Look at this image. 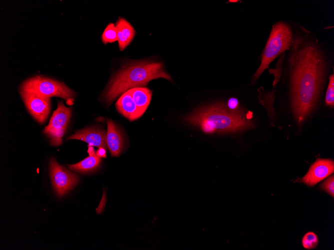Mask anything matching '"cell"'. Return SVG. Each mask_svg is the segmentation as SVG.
Here are the masks:
<instances>
[{
  "label": "cell",
  "mask_w": 334,
  "mask_h": 250,
  "mask_svg": "<svg viewBox=\"0 0 334 250\" xmlns=\"http://www.w3.org/2000/svg\"><path fill=\"white\" fill-rule=\"evenodd\" d=\"M289 58L292 108L298 124L314 108L324 81L326 62L322 50L302 38L292 41Z\"/></svg>",
  "instance_id": "cell-1"
},
{
  "label": "cell",
  "mask_w": 334,
  "mask_h": 250,
  "mask_svg": "<svg viewBox=\"0 0 334 250\" xmlns=\"http://www.w3.org/2000/svg\"><path fill=\"white\" fill-rule=\"evenodd\" d=\"M184 120L206 134L236 132L254 126L243 114L232 113L220 103L198 108Z\"/></svg>",
  "instance_id": "cell-2"
},
{
  "label": "cell",
  "mask_w": 334,
  "mask_h": 250,
  "mask_svg": "<svg viewBox=\"0 0 334 250\" xmlns=\"http://www.w3.org/2000/svg\"><path fill=\"white\" fill-rule=\"evenodd\" d=\"M160 78L172 80L162 62L143 61L128 64L110 81L104 93L106 101L110 104L127 90L146 85L150 80Z\"/></svg>",
  "instance_id": "cell-3"
},
{
  "label": "cell",
  "mask_w": 334,
  "mask_h": 250,
  "mask_svg": "<svg viewBox=\"0 0 334 250\" xmlns=\"http://www.w3.org/2000/svg\"><path fill=\"white\" fill-rule=\"evenodd\" d=\"M293 41L290 27L286 23L278 22L273 25L270 36L262 52L261 63L252 77L256 82L269 64L280 54L291 47Z\"/></svg>",
  "instance_id": "cell-4"
},
{
  "label": "cell",
  "mask_w": 334,
  "mask_h": 250,
  "mask_svg": "<svg viewBox=\"0 0 334 250\" xmlns=\"http://www.w3.org/2000/svg\"><path fill=\"white\" fill-rule=\"evenodd\" d=\"M21 91L34 93L49 98L58 96L68 100L74 96V92L64 84L40 76L26 80L22 85Z\"/></svg>",
  "instance_id": "cell-5"
},
{
  "label": "cell",
  "mask_w": 334,
  "mask_h": 250,
  "mask_svg": "<svg viewBox=\"0 0 334 250\" xmlns=\"http://www.w3.org/2000/svg\"><path fill=\"white\" fill-rule=\"evenodd\" d=\"M71 114V108L66 107L62 101H59L58 107L54 112L49 124L44 130V133L49 138L52 145L58 146L61 144L62 137Z\"/></svg>",
  "instance_id": "cell-6"
},
{
  "label": "cell",
  "mask_w": 334,
  "mask_h": 250,
  "mask_svg": "<svg viewBox=\"0 0 334 250\" xmlns=\"http://www.w3.org/2000/svg\"><path fill=\"white\" fill-rule=\"evenodd\" d=\"M49 167L52 185L59 197L64 195L78 183V176L58 164L54 158L50 159Z\"/></svg>",
  "instance_id": "cell-7"
},
{
  "label": "cell",
  "mask_w": 334,
  "mask_h": 250,
  "mask_svg": "<svg viewBox=\"0 0 334 250\" xmlns=\"http://www.w3.org/2000/svg\"><path fill=\"white\" fill-rule=\"evenodd\" d=\"M20 93L32 115L39 123L44 122L50 110V98L30 92L21 91Z\"/></svg>",
  "instance_id": "cell-8"
},
{
  "label": "cell",
  "mask_w": 334,
  "mask_h": 250,
  "mask_svg": "<svg viewBox=\"0 0 334 250\" xmlns=\"http://www.w3.org/2000/svg\"><path fill=\"white\" fill-rule=\"evenodd\" d=\"M333 160L326 159H318L310 167L305 176L298 178L296 182H302L312 187L327 178L334 173Z\"/></svg>",
  "instance_id": "cell-9"
},
{
  "label": "cell",
  "mask_w": 334,
  "mask_h": 250,
  "mask_svg": "<svg viewBox=\"0 0 334 250\" xmlns=\"http://www.w3.org/2000/svg\"><path fill=\"white\" fill-rule=\"evenodd\" d=\"M106 135L105 131L100 128L88 127L77 131L74 134L69 136L68 140H82L88 143L89 146L106 149Z\"/></svg>",
  "instance_id": "cell-10"
},
{
  "label": "cell",
  "mask_w": 334,
  "mask_h": 250,
  "mask_svg": "<svg viewBox=\"0 0 334 250\" xmlns=\"http://www.w3.org/2000/svg\"><path fill=\"white\" fill-rule=\"evenodd\" d=\"M107 124L106 145L112 156L118 157L120 154L124 146L122 133L112 120L108 119Z\"/></svg>",
  "instance_id": "cell-11"
},
{
  "label": "cell",
  "mask_w": 334,
  "mask_h": 250,
  "mask_svg": "<svg viewBox=\"0 0 334 250\" xmlns=\"http://www.w3.org/2000/svg\"><path fill=\"white\" fill-rule=\"evenodd\" d=\"M116 107L120 113L130 121L135 120L142 115L128 90L118 99Z\"/></svg>",
  "instance_id": "cell-12"
},
{
  "label": "cell",
  "mask_w": 334,
  "mask_h": 250,
  "mask_svg": "<svg viewBox=\"0 0 334 250\" xmlns=\"http://www.w3.org/2000/svg\"><path fill=\"white\" fill-rule=\"evenodd\" d=\"M119 48L124 49L131 42L136 34L132 25L125 19L120 18L116 23Z\"/></svg>",
  "instance_id": "cell-13"
},
{
  "label": "cell",
  "mask_w": 334,
  "mask_h": 250,
  "mask_svg": "<svg viewBox=\"0 0 334 250\" xmlns=\"http://www.w3.org/2000/svg\"><path fill=\"white\" fill-rule=\"evenodd\" d=\"M128 91L142 115L150 104L152 98V91L148 88L139 87L132 88Z\"/></svg>",
  "instance_id": "cell-14"
},
{
  "label": "cell",
  "mask_w": 334,
  "mask_h": 250,
  "mask_svg": "<svg viewBox=\"0 0 334 250\" xmlns=\"http://www.w3.org/2000/svg\"><path fill=\"white\" fill-rule=\"evenodd\" d=\"M101 158L96 155V153L92 155H90L80 162L72 165H68V168L72 171L81 173H86L95 170L100 165Z\"/></svg>",
  "instance_id": "cell-15"
},
{
  "label": "cell",
  "mask_w": 334,
  "mask_h": 250,
  "mask_svg": "<svg viewBox=\"0 0 334 250\" xmlns=\"http://www.w3.org/2000/svg\"><path fill=\"white\" fill-rule=\"evenodd\" d=\"M102 40L104 43L118 40L117 29L114 23H110L106 26L102 35Z\"/></svg>",
  "instance_id": "cell-16"
},
{
  "label": "cell",
  "mask_w": 334,
  "mask_h": 250,
  "mask_svg": "<svg viewBox=\"0 0 334 250\" xmlns=\"http://www.w3.org/2000/svg\"><path fill=\"white\" fill-rule=\"evenodd\" d=\"M302 243L304 248L308 250L313 249L318 246V239L314 233L308 232L304 236Z\"/></svg>",
  "instance_id": "cell-17"
},
{
  "label": "cell",
  "mask_w": 334,
  "mask_h": 250,
  "mask_svg": "<svg viewBox=\"0 0 334 250\" xmlns=\"http://www.w3.org/2000/svg\"><path fill=\"white\" fill-rule=\"evenodd\" d=\"M325 103L330 107L334 106V74L330 76L329 83L326 94Z\"/></svg>",
  "instance_id": "cell-18"
},
{
  "label": "cell",
  "mask_w": 334,
  "mask_h": 250,
  "mask_svg": "<svg viewBox=\"0 0 334 250\" xmlns=\"http://www.w3.org/2000/svg\"><path fill=\"white\" fill-rule=\"evenodd\" d=\"M226 108L230 112L238 114H242L243 111L240 108L238 100L234 97L230 98L225 105Z\"/></svg>",
  "instance_id": "cell-19"
},
{
  "label": "cell",
  "mask_w": 334,
  "mask_h": 250,
  "mask_svg": "<svg viewBox=\"0 0 334 250\" xmlns=\"http://www.w3.org/2000/svg\"><path fill=\"white\" fill-rule=\"evenodd\" d=\"M322 190L326 191L332 197H334V175L330 177L321 185Z\"/></svg>",
  "instance_id": "cell-20"
},
{
  "label": "cell",
  "mask_w": 334,
  "mask_h": 250,
  "mask_svg": "<svg viewBox=\"0 0 334 250\" xmlns=\"http://www.w3.org/2000/svg\"><path fill=\"white\" fill-rule=\"evenodd\" d=\"M96 156L100 158H106V150L104 148L100 147L99 149L96 151Z\"/></svg>",
  "instance_id": "cell-21"
},
{
  "label": "cell",
  "mask_w": 334,
  "mask_h": 250,
  "mask_svg": "<svg viewBox=\"0 0 334 250\" xmlns=\"http://www.w3.org/2000/svg\"><path fill=\"white\" fill-rule=\"evenodd\" d=\"M88 152L89 153L90 155H92L95 154L94 150L92 146H89Z\"/></svg>",
  "instance_id": "cell-22"
}]
</instances>
